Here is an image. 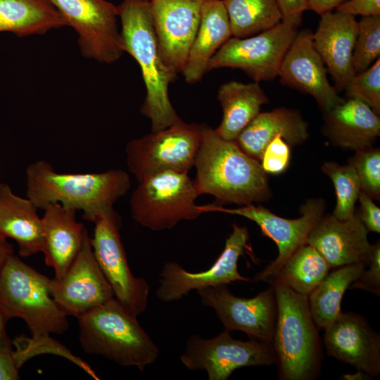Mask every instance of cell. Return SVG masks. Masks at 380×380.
<instances>
[{"mask_svg":"<svg viewBox=\"0 0 380 380\" xmlns=\"http://www.w3.org/2000/svg\"><path fill=\"white\" fill-rule=\"evenodd\" d=\"M14 254L13 246L0 237V277L8 258Z\"/></svg>","mask_w":380,"mask_h":380,"instance_id":"45","label":"cell"},{"mask_svg":"<svg viewBox=\"0 0 380 380\" xmlns=\"http://www.w3.org/2000/svg\"><path fill=\"white\" fill-rule=\"evenodd\" d=\"M137 315L115 297L77 317L80 341L88 354L144 371L159 349L137 321Z\"/></svg>","mask_w":380,"mask_h":380,"instance_id":"5","label":"cell"},{"mask_svg":"<svg viewBox=\"0 0 380 380\" xmlns=\"http://www.w3.org/2000/svg\"><path fill=\"white\" fill-rule=\"evenodd\" d=\"M277 137L291 146L308 139V125L299 110L280 107L260 112L234 141L245 153L260 162L265 148Z\"/></svg>","mask_w":380,"mask_h":380,"instance_id":"23","label":"cell"},{"mask_svg":"<svg viewBox=\"0 0 380 380\" xmlns=\"http://www.w3.org/2000/svg\"><path fill=\"white\" fill-rule=\"evenodd\" d=\"M225 329L211 338L193 335L180 357L190 370H205L209 380H226L237 369L276 364L271 344L256 339L236 340Z\"/></svg>","mask_w":380,"mask_h":380,"instance_id":"12","label":"cell"},{"mask_svg":"<svg viewBox=\"0 0 380 380\" xmlns=\"http://www.w3.org/2000/svg\"><path fill=\"white\" fill-rule=\"evenodd\" d=\"M232 37L222 0H205L198 31L182 72L188 84L199 82L217 50Z\"/></svg>","mask_w":380,"mask_h":380,"instance_id":"25","label":"cell"},{"mask_svg":"<svg viewBox=\"0 0 380 380\" xmlns=\"http://www.w3.org/2000/svg\"><path fill=\"white\" fill-rule=\"evenodd\" d=\"M94 223L91 244L96 260L114 297L138 316L146 310L150 286L131 272L120 236L121 219L112 208Z\"/></svg>","mask_w":380,"mask_h":380,"instance_id":"11","label":"cell"},{"mask_svg":"<svg viewBox=\"0 0 380 380\" xmlns=\"http://www.w3.org/2000/svg\"><path fill=\"white\" fill-rule=\"evenodd\" d=\"M205 0H151L159 53L175 74L182 72L198 31Z\"/></svg>","mask_w":380,"mask_h":380,"instance_id":"17","label":"cell"},{"mask_svg":"<svg viewBox=\"0 0 380 380\" xmlns=\"http://www.w3.org/2000/svg\"><path fill=\"white\" fill-rule=\"evenodd\" d=\"M367 234L358 213L347 220L328 215L312 229L306 243L320 253L331 268L356 263L367 266L372 251Z\"/></svg>","mask_w":380,"mask_h":380,"instance_id":"20","label":"cell"},{"mask_svg":"<svg viewBox=\"0 0 380 380\" xmlns=\"http://www.w3.org/2000/svg\"><path fill=\"white\" fill-rule=\"evenodd\" d=\"M9 320L8 317L0 308V349L12 350V341L6 331V324Z\"/></svg>","mask_w":380,"mask_h":380,"instance_id":"44","label":"cell"},{"mask_svg":"<svg viewBox=\"0 0 380 380\" xmlns=\"http://www.w3.org/2000/svg\"><path fill=\"white\" fill-rule=\"evenodd\" d=\"M199 196L187 173L161 172L139 182L130 198L131 215L151 230L171 229L203 214L195 203Z\"/></svg>","mask_w":380,"mask_h":380,"instance_id":"7","label":"cell"},{"mask_svg":"<svg viewBox=\"0 0 380 380\" xmlns=\"http://www.w3.org/2000/svg\"><path fill=\"white\" fill-rule=\"evenodd\" d=\"M355 170L361 190L372 198H380V150L372 146L355 151L349 160Z\"/></svg>","mask_w":380,"mask_h":380,"instance_id":"36","label":"cell"},{"mask_svg":"<svg viewBox=\"0 0 380 380\" xmlns=\"http://www.w3.org/2000/svg\"><path fill=\"white\" fill-rule=\"evenodd\" d=\"M322 171L331 180L336 192V204L332 215L340 220H347L355 215V203L361 191L355 168L348 163L341 165L335 162H325Z\"/></svg>","mask_w":380,"mask_h":380,"instance_id":"32","label":"cell"},{"mask_svg":"<svg viewBox=\"0 0 380 380\" xmlns=\"http://www.w3.org/2000/svg\"><path fill=\"white\" fill-rule=\"evenodd\" d=\"M324 131L334 145L357 151L376 141L380 118L365 103L348 99L325 113Z\"/></svg>","mask_w":380,"mask_h":380,"instance_id":"24","label":"cell"},{"mask_svg":"<svg viewBox=\"0 0 380 380\" xmlns=\"http://www.w3.org/2000/svg\"><path fill=\"white\" fill-rule=\"evenodd\" d=\"M148 1H151V0H148Z\"/></svg>","mask_w":380,"mask_h":380,"instance_id":"47","label":"cell"},{"mask_svg":"<svg viewBox=\"0 0 380 380\" xmlns=\"http://www.w3.org/2000/svg\"><path fill=\"white\" fill-rule=\"evenodd\" d=\"M353 16L362 17L380 15V0H348L335 8Z\"/></svg>","mask_w":380,"mask_h":380,"instance_id":"40","label":"cell"},{"mask_svg":"<svg viewBox=\"0 0 380 380\" xmlns=\"http://www.w3.org/2000/svg\"><path fill=\"white\" fill-rule=\"evenodd\" d=\"M324 343L329 356L369 376L380 372V338L361 315L341 312L325 329Z\"/></svg>","mask_w":380,"mask_h":380,"instance_id":"19","label":"cell"},{"mask_svg":"<svg viewBox=\"0 0 380 380\" xmlns=\"http://www.w3.org/2000/svg\"><path fill=\"white\" fill-rule=\"evenodd\" d=\"M344 91L348 99L359 100L380 114V58L365 70L355 74Z\"/></svg>","mask_w":380,"mask_h":380,"instance_id":"35","label":"cell"},{"mask_svg":"<svg viewBox=\"0 0 380 380\" xmlns=\"http://www.w3.org/2000/svg\"><path fill=\"white\" fill-rule=\"evenodd\" d=\"M299 26L281 20L256 34L240 38L231 37L210 59L212 70L238 68L254 82H267L278 77L283 58L293 41Z\"/></svg>","mask_w":380,"mask_h":380,"instance_id":"9","label":"cell"},{"mask_svg":"<svg viewBox=\"0 0 380 380\" xmlns=\"http://www.w3.org/2000/svg\"><path fill=\"white\" fill-rule=\"evenodd\" d=\"M201 127L193 179L198 194L214 196L213 204L219 206L268 201L272 194L260 162L245 153L235 141L222 139L208 125Z\"/></svg>","mask_w":380,"mask_h":380,"instance_id":"1","label":"cell"},{"mask_svg":"<svg viewBox=\"0 0 380 380\" xmlns=\"http://www.w3.org/2000/svg\"><path fill=\"white\" fill-rule=\"evenodd\" d=\"M199 210L203 213L218 212L244 217L255 222L263 234L274 241L278 248L277 257L255 277V281H266L274 279L289 257L306 243L309 234L323 217L325 203L321 198L308 200L300 208L301 216L296 219L279 217L253 203L236 208L208 204L199 205Z\"/></svg>","mask_w":380,"mask_h":380,"instance_id":"13","label":"cell"},{"mask_svg":"<svg viewBox=\"0 0 380 380\" xmlns=\"http://www.w3.org/2000/svg\"><path fill=\"white\" fill-rule=\"evenodd\" d=\"M358 200L360 204L359 216L368 231L380 232V208L374 203L372 198L360 191Z\"/></svg>","mask_w":380,"mask_h":380,"instance_id":"39","label":"cell"},{"mask_svg":"<svg viewBox=\"0 0 380 380\" xmlns=\"http://www.w3.org/2000/svg\"><path fill=\"white\" fill-rule=\"evenodd\" d=\"M278 77L283 84L310 95L324 113L345 100L329 82L310 30L298 31L283 58Z\"/></svg>","mask_w":380,"mask_h":380,"instance_id":"18","label":"cell"},{"mask_svg":"<svg viewBox=\"0 0 380 380\" xmlns=\"http://www.w3.org/2000/svg\"><path fill=\"white\" fill-rule=\"evenodd\" d=\"M125 52L139 64L146 87L140 112L151 120V132L165 129L182 119L173 108L168 88L177 77L163 63L158 50L148 0H122L118 6Z\"/></svg>","mask_w":380,"mask_h":380,"instance_id":"3","label":"cell"},{"mask_svg":"<svg viewBox=\"0 0 380 380\" xmlns=\"http://www.w3.org/2000/svg\"><path fill=\"white\" fill-rule=\"evenodd\" d=\"M196 291L201 303L214 309L225 329L241 331L272 345L277 314L272 286L251 298L234 296L227 284Z\"/></svg>","mask_w":380,"mask_h":380,"instance_id":"15","label":"cell"},{"mask_svg":"<svg viewBox=\"0 0 380 380\" xmlns=\"http://www.w3.org/2000/svg\"><path fill=\"white\" fill-rule=\"evenodd\" d=\"M380 56V15L362 17L357 21V32L353 52L355 73L372 65Z\"/></svg>","mask_w":380,"mask_h":380,"instance_id":"33","label":"cell"},{"mask_svg":"<svg viewBox=\"0 0 380 380\" xmlns=\"http://www.w3.org/2000/svg\"><path fill=\"white\" fill-rule=\"evenodd\" d=\"M77 32L82 55L112 63L125 53L118 6L106 0H48Z\"/></svg>","mask_w":380,"mask_h":380,"instance_id":"10","label":"cell"},{"mask_svg":"<svg viewBox=\"0 0 380 380\" xmlns=\"http://www.w3.org/2000/svg\"><path fill=\"white\" fill-rule=\"evenodd\" d=\"M248 239V229L234 223L222 252L209 269L194 273L186 271L176 262L165 263L160 273L157 298L163 302L176 301L194 290L236 281H250L238 271V260L247 248Z\"/></svg>","mask_w":380,"mask_h":380,"instance_id":"14","label":"cell"},{"mask_svg":"<svg viewBox=\"0 0 380 380\" xmlns=\"http://www.w3.org/2000/svg\"><path fill=\"white\" fill-rule=\"evenodd\" d=\"M50 279L13 254L0 277V308L9 319L20 318L41 339L63 334L68 328V315L51 295Z\"/></svg>","mask_w":380,"mask_h":380,"instance_id":"6","label":"cell"},{"mask_svg":"<svg viewBox=\"0 0 380 380\" xmlns=\"http://www.w3.org/2000/svg\"><path fill=\"white\" fill-rule=\"evenodd\" d=\"M320 15L318 27L312 33L313 44L339 93L355 74L353 52L357 21L355 16L336 11Z\"/></svg>","mask_w":380,"mask_h":380,"instance_id":"21","label":"cell"},{"mask_svg":"<svg viewBox=\"0 0 380 380\" xmlns=\"http://www.w3.org/2000/svg\"><path fill=\"white\" fill-rule=\"evenodd\" d=\"M217 99L222 108V119L215 130L228 141H234L260 112L262 106L270 101L258 82L245 84L237 81L222 84Z\"/></svg>","mask_w":380,"mask_h":380,"instance_id":"27","label":"cell"},{"mask_svg":"<svg viewBox=\"0 0 380 380\" xmlns=\"http://www.w3.org/2000/svg\"><path fill=\"white\" fill-rule=\"evenodd\" d=\"M64 26L65 21L48 0H0V32L23 37Z\"/></svg>","mask_w":380,"mask_h":380,"instance_id":"28","label":"cell"},{"mask_svg":"<svg viewBox=\"0 0 380 380\" xmlns=\"http://www.w3.org/2000/svg\"><path fill=\"white\" fill-rule=\"evenodd\" d=\"M365 267L361 263L336 267L308 295L310 311L318 329L324 330L342 312L341 303L345 291Z\"/></svg>","mask_w":380,"mask_h":380,"instance_id":"29","label":"cell"},{"mask_svg":"<svg viewBox=\"0 0 380 380\" xmlns=\"http://www.w3.org/2000/svg\"><path fill=\"white\" fill-rule=\"evenodd\" d=\"M331 267L311 245L298 247L285 261L274 279H277L294 291L308 296L330 272Z\"/></svg>","mask_w":380,"mask_h":380,"instance_id":"30","label":"cell"},{"mask_svg":"<svg viewBox=\"0 0 380 380\" xmlns=\"http://www.w3.org/2000/svg\"><path fill=\"white\" fill-rule=\"evenodd\" d=\"M2 186H3V184L1 182H0V189H1Z\"/></svg>","mask_w":380,"mask_h":380,"instance_id":"46","label":"cell"},{"mask_svg":"<svg viewBox=\"0 0 380 380\" xmlns=\"http://www.w3.org/2000/svg\"><path fill=\"white\" fill-rule=\"evenodd\" d=\"M26 195L38 209L51 203L82 210L83 218L94 222L130 189L127 172L110 170L96 173H62L40 160L26 168Z\"/></svg>","mask_w":380,"mask_h":380,"instance_id":"2","label":"cell"},{"mask_svg":"<svg viewBox=\"0 0 380 380\" xmlns=\"http://www.w3.org/2000/svg\"><path fill=\"white\" fill-rule=\"evenodd\" d=\"M37 208L27 198L15 194L8 184L0 189V237L12 239L23 258L42 252L43 229Z\"/></svg>","mask_w":380,"mask_h":380,"instance_id":"26","label":"cell"},{"mask_svg":"<svg viewBox=\"0 0 380 380\" xmlns=\"http://www.w3.org/2000/svg\"><path fill=\"white\" fill-rule=\"evenodd\" d=\"M346 0H308V10L319 15L332 11Z\"/></svg>","mask_w":380,"mask_h":380,"instance_id":"43","label":"cell"},{"mask_svg":"<svg viewBox=\"0 0 380 380\" xmlns=\"http://www.w3.org/2000/svg\"><path fill=\"white\" fill-rule=\"evenodd\" d=\"M44 210L42 252L46 265L53 268L55 277H61L78 255L87 231L76 220L75 209L55 203Z\"/></svg>","mask_w":380,"mask_h":380,"instance_id":"22","label":"cell"},{"mask_svg":"<svg viewBox=\"0 0 380 380\" xmlns=\"http://www.w3.org/2000/svg\"><path fill=\"white\" fill-rule=\"evenodd\" d=\"M19 369L13 356L12 350L0 349V380L18 379Z\"/></svg>","mask_w":380,"mask_h":380,"instance_id":"42","label":"cell"},{"mask_svg":"<svg viewBox=\"0 0 380 380\" xmlns=\"http://www.w3.org/2000/svg\"><path fill=\"white\" fill-rule=\"evenodd\" d=\"M291 146L281 137H277L265 148L260 164L267 174L279 175L289 167Z\"/></svg>","mask_w":380,"mask_h":380,"instance_id":"37","label":"cell"},{"mask_svg":"<svg viewBox=\"0 0 380 380\" xmlns=\"http://www.w3.org/2000/svg\"><path fill=\"white\" fill-rule=\"evenodd\" d=\"M272 287L277 314L272 346L279 376L284 380L314 379L320 372L322 346L308 296L277 279H274Z\"/></svg>","mask_w":380,"mask_h":380,"instance_id":"4","label":"cell"},{"mask_svg":"<svg viewBox=\"0 0 380 380\" xmlns=\"http://www.w3.org/2000/svg\"><path fill=\"white\" fill-rule=\"evenodd\" d=\"M12 344L15 348V350H12V354L19 368L26 361L35 355L52 353L68 359L82 368L94 379H98L97 375L87 363L74 355L66 347L51 338V336L42 339L20 336L13 341Z\"/></svg>","mask_w":380,"mask_h":380,"instance_id":"34","label":"cell"},{"mask_svg":"<svg viewBox=\"0 0 380 380\" xmlns=\"http://www.w3.org/2000/svg\"><path fill=\"white\" fill-rule=\"evenodd\" d=\"M201 125L182 120L165 129L131 140L126 163L140 182L161 172L187 173L194 166L201 139Z\"/></svg>","mask_w":380,"mask_h":380,"instance_id":"8","label":"cell"},{"mask_svg":"<svg viewBox=\"0 0 380 380\" xmlns=\"http://www.w3.org/2000/svg\"><path fill=\"white\" fill-rule=\"evenodd\" d=\"M282 20L290 21L299 26L308 0H276Z\"/></svg>","mask_w":380,"mask_h":380,"instance_id":"41","label":"cell"},{"mask_svg":"<svg viewBox=\"0 0 380 380\" xmlns=\"http://www.w3.org/2000/svg\"><path fill=\"white\" fill-rule=\"evenodd\" d=\"M367 270H363L359 278L352 284V287L369 291L376 296L380 294V243L372 245Z\"/></svg>","mask_w":380,"mask_h":380,"instance_id":"38","label":"cell"},{"mask_svg":"<svg viewBox=\"0 0 380 380\" xmlns=\"http://www.w3.org/2000/svg\"><path fill=\"white\" fill-rule=\"evenodd\" d=\"M49 289L61 309L68 316L77 318L114 298L96 260L87 232L78 255L65 273L50 279Z\"/></svg>","mask_w":380,"mask_h":380,"instance_id":"16","label":"cell"},{"mask_svg":"<svg viewBox=\"0 0 380 380\" xmlns=\"http://www.w3.org/2000/svg\"><path fill=\"white\" fill-rule=\"evenodd\" d=\"M233 37H247L279 24L282 17L276 0H222Z\"/></svg>","mask_w":380,"mask_h":380,"instance_id":"31","label":"cell"}]
</instances>
